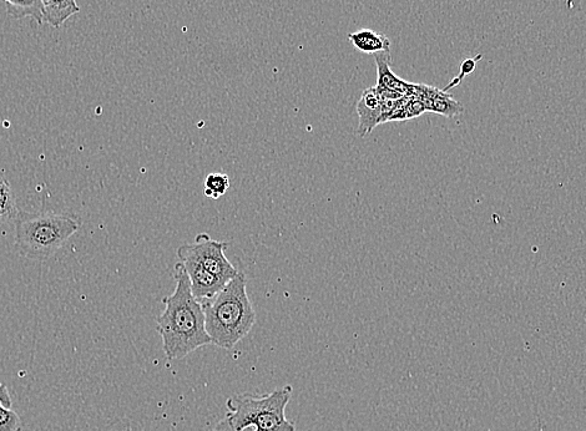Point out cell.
Masks as SVG:
<instances>
[{
  "instance_id": "obj_1",
  "label": "cell",
  "mask_w": 586,
  "mask_h": 431,
  "mask_svg": "<svg viewBox=\"0 0 586 431\" xmlns=\"http://www.w3.org/2000/svg\"><path fill=\"white\" fill-rule=\"evenodd\" d=\"M176 287L165 297L164 312L156 319V331L163 339V349L169 360L183 359L201 347L209 346L204 308L191 292L190 280L179 262L175 266Z\"/></svg>"
},
{
  "instance_id": "obj_2",
  "label": "cell",
  "mask_w": 586,
  "mask_h": 431,
  "mask_svg": "<svg viewBox=\"0 0 586 431\" xmlns=\"http://www.w3.org/2000/svg\"><path fill=\"white\" fill-rule=\"evenodd\" d=\"M206 331L215 346L234 349L251 332L256 312L247 293V280L239 273L214 298L201 301Z\"/></svg>"
},
{
  "instance_id": "obj_3",
  "label": "cell",
  "mask_w": 586,
  "mask_h": 431,
  "mask_svg": "<svg viewBox=\"0 0 586 431\" xmlns=\"http://www.w3.org/2000/svg\"><path fill=\"white\" fill-rule=\"evenodd\" d=\"M82 227L77 217L55 212H19L15 220V247L30 260L53 257Z\"/></svg>"
},
{
  "instance_id": "obj_4",
  "label": "cell",
  "mask_w": 586,
  "mask_h": 431,
  "mask_svg": "<svg viewBox=\"0 0 586 431\" xmlns=\"http://www.w3.org/2000/svg\"><path fill=\"white\" fill-rule=\"evenodd\" d=\"M291 385L277 388L262 397L237 394L227 399V414L237 431L252 428L254 431H296L295 424L286 418V407L292 398Z\"/></svg>"
},
{
  "instance_id": "obj_5",
  "label": "cell",
  "mask_w": 586,
  "mask_h": 431,
  "mask_svg": "<svg viewBox=\"0 0 586 431\" xmlns=\"http://www.w3.org/2000/svg\"><path fill=\"white\" fill-rule=\"evenodd\" d=\"M226 247V242L212 240L207 233H199L194 243L180 246L176 253H178V256L193 258L207 272H210L211 275L229 283L240 272L227 260L225 256Z\"/></svg>"
},
{
  "instance_id": "obj_6",
  "label": "cell",
  "mask_w": 586,
  "mask_h": 431,
  "mask_svg": "<svg viewBox=\"0 0 586 431\" xmlns=\"http://www.w3.org/2000/svg\"><path fill=\"white\" fill-rule=\"evenodd\" d=\"M375 59L378 75L376 88L382 99L401 100L406 96H413L416 84L408 83L393 74L391 52L378 53Z\"/></svg>"
},
{
  "instance_id": "obj_7",
  "label": "cell",
  "mask_w": 586,
  "mask_h": 431,
  "mask_svg": "<svg viewBox=\"0 0 586 431\" xmlns=\"http://www.w3.org/2000/svg\"><path fill=\"white\" fill-rule=\"evenodd\" d=\"M181 265L184 266L186 273H188L191 292L199 301L211 299L225 288L227 283L220 280L210 272H207L204 267H201L193 258L188 256H178Z\"/></svg>"
},
{
  "instance_id": "obj_8",
  "label": "cell",
  "mask_w": 586,
  "mask_h": 431,
  "mask_svg": "<svg viewBox=\"0 0 586 431\" xmlns=\"http://www.w3.org/2000/svg\"><path fill=\"white\" fill-rule=\"evenodd\" d=\"M413 96L421 101L426 113H436L453 119L464 111L463 105L453 99V95L442 89L434 88V86L416 84Z\"/></svg>"
},
{
  "instance_id": "obj_9",
  "label": "cell",
  "mask_w": 586,
  "mask_h": 431,
  "mask_svg": "<svg viewBox=\"0 0 586 431\" xmlns=\"http://www.w3.org/2000/svg\"><path fill=\"white\" fill-rule=\"evenodd\" d=\"M358 129L360 138H366L373 130L381 125L382 98L376 86L363 91L357 103Z\"/></svg>"
},
{
  "instance_id": "obj_10",
  "label": "cell",
  "mask_w": 586,
  "mask_h": 431,
  "mask_svg": "<svg viewBox=\"0 0 586 431\" xmlns=\"http://www.w3.org/2000/svg\"><path fill=\"white\" fill-rule=\"evenodd\" d=\"M348 39L353 47L365 54L376 55L383 52H391L390 39L385 34L372 29H360L358 32L348 34Z\"/></svg>"
},
{
  "instance_id": "obj_11",
  "label": "cell",
  "mask_w": 586,
  "mask_h": 431,
  "mask_svg": "<svg viewBox=\"0 0 586 431\" xmlns=\"http://www.w3.org/2000/svg\"><path fill=\"white\" fill-rule=\"evenodd\" d=\"M45 22L53 28L62 27L70 17L80 12L75 0H42Z\"/></svg>"
},
{
  "instance_id": "obj_12",
  "label": "cell",
  "mask_w": 586,
  "mask_h": 431,
  "mask_svg": "<svg viewBox=\"0 0 586 431\" xmlns=\"http://www.w3.org/2000/svg\"><path fill=\"white\" fill-rule=\"evenodd\" d=\"M10 18H33L39 25L45 23L42 0H4Z\"/></svg>"
},
{
  "instance_id": "obj_13",
  "label": "cell",
  "mask_w": 586,
  "mask_h": 431,
  "mask_svg": "<svg viewBox=\"0 0 586 431\" xmlns=\"http://www.w3.org/2000/svg\"><path fill=\"white\" fill-rule=\"evenodd\" d=\"M19 212L12 186L5 177L0 176V222H15Z\"/></svg>"
},
{
  "instance_id": "obj_14",
  "label": "cell",
  "mask_w": 586,
  "mask_h": 431,
  "mask_svg": "<svg viewBox=\"0 0 586 431\" xmlns=\"http://www.w3.org/2000/svg\"><path fill=\"white\" fill-rule=\"evenodd\" d=\"M230 189V179L226 174L214 172L206 177L204 194L210 199H220Z\"/></svg>"
},
{
  "instance_id": "obj_15",
  "label": "cell",
  "mask_w": 586,
  "mask_h": 431,
  "mask_svg": "<svg viewBox=\"0 0 586 431\" xmlns=\"http://www.w3.org/2000/svg\"><path fill=\"white\" fill-rule=\"evenodd\" d=\"M0 431H23L22 419L12 410L0 403Z\"/></svg>"
},
{
  "instance_id": "obj_16",
  "label": "cell",
  "mask_w": 586,
  "mask_h": 431,
  "mask_svg": "<svg viewBox=\"0 0 586 431\" xmlns=\"http://www.w3.org/2000/svg\"><path fill=\"white\" fill-rule=\"evenodd\" d=\"M482 58L483 55L479 54L477 55V58H467L466 60H463V63L461 64V72H459L458 76H456V78H454L451 83L446 86V89L443 90L448 93L449 90L456 88V86L461 84L462 80L466 78L467 75L472 74L474 70H476L477 63L479 60H482Z\"/></svg>"
},
{
  "instance_id": "obj_17",
  "label": "cell",
  "mask_w": 586,
  "mask_h": 431,
  "mask_svg": "<svg viewBox=\"0 0 586 431\" xmlns=\"http://www.w3.org/2000/svg\"><path fill=\"white\" fill-rule=\"evenodd\" d=\"M0 403H2L4 407L7 408H12L13 405V400L12 397H10L7 385L2 382H0Z\"/></svg>"
},
{
  "instance_id": "obj_18",
  "label": "cell",
  "mask_w": 586,
  "mask_h": 431,
  "mask_svg": "<svg viewBox=\"0 0 586 431\" xmlns=\"http://www.w3.org/2000/svg\"><path fill=\"white\" fill-rule=\"evenodd\" d=\"M212 431H237L234 427H232L229 418L222 419L221 422L216 424V427ZM242 431H254L252 428H247Z\"/></svg>"
},
{
  "instance_id": "obj_19",
  "label": "cell",
  "mask_w": 586,
  "mask_h": 431,
  "mask_svg": "<svg viewBox=\"0 0 586 431\" xmlns=\"http://www.w3.org/2000/svg\"><path fill=\"white\" fill-rule=\"evenodd\" d=\"M308 431H312V430H308Z\"/></svg>"
}]
</instances>
